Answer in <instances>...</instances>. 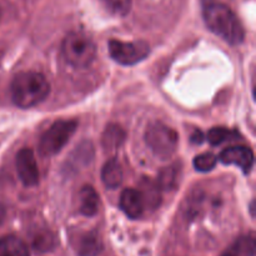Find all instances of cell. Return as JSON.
<instances>
[{
    "mask_svg": "<svg viewBox=\"0 0 256 256\" xmlns=\"http://www.w3.org/2000/svg\"><path fill=\"white\" fill-rule=\"evenodd\" d=\"M76 125L75 120H58L54 122L40 139V154L45 158L58 154L72 136L76 130Z\"/></svg>",
    "mask_w": 256,
    "mask_h": 256,
    "instance_id": "obj_5",
    "label": "cell"
},
{
    "mask_svg": "<svg viewBox=\"0 0 256 256\" xmlns=\"http://www.w3.org/2000/svg\"><path fill=\"white\" fill-rule=\"evenodd\" d=\"M102 249V240L96 232H86L78 240L76 252L80 256H95Z\"/></svg>",
    "mask_w": 256,
    "mask_h": 256,
    "instance_id": "obj_13",
    "label": "cell"
},
{
    "mask_svg": "<svg viewBox=\"0 0 256 256\" xmlns=\"http://www.w3.org/2000/svg\"><path fill=\"white\" fill-rule=\"evenodd\" d=\"M109 52L112 59L122 65H134L149 55L150 48L142 40L138 42H122L110 40Z\"/></svg>",
    "mask_w": 256,
    "mask_h": 256,
    "instance_id": "obj_6",
    "label": "cell"
},
{
    "mask_svg": "<svg viewBox=\"0 0 256 256\" xmlns=\"http://www.w3.org/2000/svg\"><path fill=\"white\" fill-rule=\"evenodd\" d=\"M65 60L74 68H86L96 56V45L84 32H70L62 42Z\"/></svg>",
    "mask_w": 256,
    "mask_h": 256,
    "instance_id": "obj_3",
    "label": "cell"
},
{
    "mask_svg": "<svg viewBox=\"0 0 256 256\" xmlns=\"http://www.w3.org/2000/svg\"><path fill=\"white\" fill-rule=\"evenodd\" d=\"M54 236L49 232H40L35 234V236L32 238V248L40 252H49V250L54 248Z\"/></svg>",
    "mask_w": 256,
    "mask_h": 256,
    "instance_id": "obj_17",
    "label": "cell"
},
{
    "mask_svg": "<svg viewBox=\"0 0 256 256\" xmlns=\"http://www.w3.org/2000/svg\"><path fill=\"white\" fill-rule=\"evenodd\" d=\"M108 10L119 16H125L132 9V0H102Z\"/></svg>",
    "mask_w": 256,
    "mask_h": 256,
    "instance_id": "obj_18",
    "label": "cell"
},
{
    "mask_svg": "<svg viewBox=\"0 0 256 256\" xmlns=\"http://www.w3.org/2000/svg\"><path fill=\"white\" fill-rule=\"evenodd\" d=\"M50 84L46 78L36 72H22L12 82V102L20 108H32L48 98Z\"/></svg>",
    "mask_w": 256,
    "mask_h": 256,
    "instance_id": "obj_2",
    "label": "cell"
},
{
    "mask_svg": "<svg viewBox=\"0 0 256 256\" xmlns=\"http://www.w3.org/2000/svg\"><path fill=\"white\" fill-rule=\"evenodd\" d=\"M180 178V168L176 165H172V166L165 168L162 170L158 178V186L162 189L172 190L178 185V180Z\"/></svg>",
    "mask_w": 256,
    "mask_h": 256,
    "instance_id": "obj_16",
    "label": "cell"
},
{
    "mask_svg": "<svg viewBox=\"0 0 256 256\" xmlns=\"http://www.w3.org/2000/svg\"><path fill=\"white\" fill-rule=\"evenodd\" d=\"M100 200L98 192L90 185H85L79 192V210L85 216H94L99 210Z\"/></svg>",
    "mask_w": 256,
    "mask_h": 256,
    "instance_id": "obj_10",
    "label": "cell"
},
{
    "mask_svg": "<svg viewBox=\"0 0 256 256\" xmlns=\"http://www.w3.org/2000/svg\"><path fill=\"white\" fill-rule=\"evenodd\" d=\"M102 182L109 189H116L122 182V169L116 159H110L105 162L102 172Z\"/></svg>",
    "mask_w": 256,
    "mask_h": 256,
    "instance_id": "obj_11",
    "label": "cell"
},
{
    "mask_svg": "<svg viewBox=\"0 0 256 256\" xmlns=\"http://www.w3.org/2000/svg\"><path fill=\"white\" fill-rule=\"evenodd\" d=\"M125 130L120 125H108L102 136V145L106 150H115L122 146L125 142Z\"/></svg>",
    "mask_w": 256,
    "mask_h": 256,
    "instance_id": "obj_14",
    "label": "cell"
},
{
    "mask_svg": "<svg viewBox=\"0 0 256 256\" xmlns=\"http://www.w3.org/2000/svg\"><path fill=\"white\" fill-rule=\"evenodd\" d=\"M0 256H29V250L22 239L8 235L0 239Z\"/></svg>",
    "mask_w": 256,
    "mask_h": 256,
    "instance_id": "obj_12",
    "label": "cell"
},
{
    "mask_svg": "<svg viewBox=\"0 0 256 256\" xmlns=\"http://www.w3.org/2000/svg\"><path fill=\"white\" fill-rule=\"evenodd\" d=\"M4 209H2V208H0V222H2V219H4Z\"/></svg>",
    "mask_w": 256,
    "mask_h": 256,
    "instance_id": "obj_23",
    "label": "cell"
},
{
    "mask_svg": "<svg viewBox=\"0 0 256 256\" xmlns=\"http://www.w3.org/2000/svg\"><path fill=\"white\" fill-rule=\"evenodd\" d=\"M232 136V132L225 128H212L208 132V140L212 145H220Z\"/></svg>",
    "mask_w": 256,
    "mask_h": 256,
    "instance_id": "obj_21",
    "label": "cell"
},
{
    "mask_svg": "<svg viewBox=\"0 0 256 256\" xmlns=\"http://www.w3.org/2000/svg\"><path fill=\"white\" fill-rule=\"evenodd\" d=\"M16 172L25 186H35L39 182V169L34 152L32 149H22L16 155Z\"/></svg>",
    "mask_w": 256,
    "mask_h": 256,
    "instance_id": "obj_7",
    "label": "cell"
},
{
    "mask_svg": "<svg viewBox=\"0 0 256 256\" xmlns=\"http://www.w3.org/2000/svg\"><path fill=\"white\" fill-rule=\"evenodd\" d=\"M142 199H144V202H146V204L152 205V208H156L159 205L160 202V195L158 192V185L152 184L149 180H146V185L142 189Z\"/></svg>",
    "mask_w": 256,
    "mask_h": 256,
    "instance_id": "obj_20",
    "label": "cell"
},
{
    "mask_svg": "<svg viewBox=\"0 0 256 256\" xmlns=\"http://www.w3.org/2000/svg\"><path fill=\"white\" fill-rule=\"evenodd\" d=\"M120 208L130 219H139L145 208L142 192L136 189H125L120 195Z\"/></svg>",
    "mask_w": 256,
    "mask_h": 256,
    "instance_id": "obj_9",
    "label": "cell"
},
{
    "mask_svg": "<svg viewBox=\"0 0 256 256\" xmlns=\"http://www.w3.org/2000/svg\"><path fill=\"white\" fill-rule=\"evenodd\" d=\"M222 256H255L254 235L239 238Z\"/></svg>",
    "mask_w": 256,
    "mask_h": 256,
    "instance_id": "obj_15",
    "label": "cell"
},
{
    "mask_svg": "<svg viewBox=\"0 0 256 256\" xmlns=\"http://www.w3.org/2000/svg\"><path fill=\"white\" fill-rule=\"evenodd\" d=\"M204 20L212 32L232 45L244 40V28L232 9L222 2H209L204 8Z\"/></svg>",
    "mask_w": 256,
    "mask_h": 256,
    "instance_id": "obj_1",
    "label": "cell"
},
{
    "mask_svg": "<svg viewBox=\"0 0 256 256\" xmlns=\"http://www.w3.org/2000/svg\"><path fill=\"white\" fill-rule=\"evenodd\" d=\"M215 165H216V156L212 152L200 154L194 159V166L198 172H210V170L214 169Z\"/></svg>",
    "mask_w": 256,
    "mask_h": 256,
    "instance_id": "obj_19",
    "label": "cell"
},
{
    "mask_svg": "<svg viewBox=\"0 0 256 256\" xmlns=\"http://www.w3.org/2000/svg\"><path fill=\"white\" fill-rule=\"evenodd\" d=\"M222 164L236 165L245 172H250L254 164V152L248 146H232L222 150L220 154Z\"/></svg>",
    "mask_w": 256,
    "mask_h": 256,
    "instance_id": "obj_8",
    "label": "cell"
},
{
    "mask_svg": "<svg viewBox=\"0 0 256 256\" xmlns=\"http://www.w3.org/2000/svg\"><path fill=\"white\" fill-rule=\"evenodd\" d=\"M145 142L158 158L168 159L176 152L179 135L172 128L160 122H154L148 125Z\"/></svg>",
    "mask_w": 256,
    "mask_h": 256,
    "instance_id": "obj_4",
    "label": "cell"
},
{
    "mask_svg": "<svg viewBox=\"0 0 256 256\" xmlns=\"http://www.w3.org/2000/svg\"><path fill=\"white\" fill-rule=\"evenodd\" d=\"M204 134H202L200 130H196V132L192 135V142H194V144H202V142H204Z\"/></svg>",
    "mask_w": 256,
    "mask_h": 256,
    "instance_id": "obj_22",
    "label": "cell"
}]
</instances>
